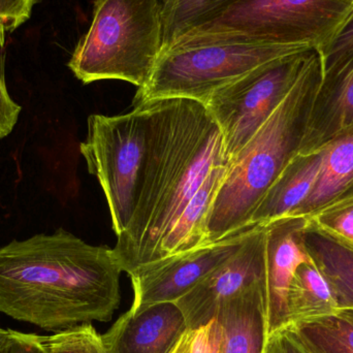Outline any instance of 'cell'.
Segmentation results:
<instances>
[{
  "label": "cell",
  "instance_id": "8992f818",
  "mask_svg": "<svg viewBox=\"0 0 353 353\" xmlns=\"http://www.w3.org/2000/svg\"><path fill=\"white\" fill-rule=\"evenodd\" d=\"M86 140L81 143L89 173L97 176L107 199L116 236L130 226L146 169L150 130L147 101L117 116H89Z\"/></svg>",
  "mask_w": 353,
  "mask_h": 353
},
{
  "label": "cell",
  "instance_id": "30bf717a",
  "mask_svg": "<svg viewBox=\"0 0 353 353\" xmlns=\"http://www.w3.org/2000/svg\"><path fill=\"white\" fill-rule=\"evenodd\" d=\"M265 280V226H256L232 256L175 304L182 311L187 327L195 330L210 323L222 303Z\"/></svg>",
  "mask_w": 353,
  "mask_h": 353
},
{
  "label": "cell",
  "instance_id": "6da1fadb",
  "mask_svg": "<svg viewBox=\"0 0 353 353\" xmlns=\"http://www.w3.org/2000/svg\"><path fill=\"white\" fill-rule=\"evenodd\" d=\"M112 248L59 228L0 248V312L46 331L108 323L121 302Z\"/></svg>",
  "mask_w": 353,
  "mask_h": 353
},
{
  "label": "cell",
  "instance_id": "4fadbf2b",
  "mask_svg": "<svg viewBox=\"0 0 353 353\" xmlns=\"http://www.w3.org/2000/svg\"><path fill=\"white\" fill-rule=\"evenodd\" d=\"M187 329L175 303H161L130 309L101 336L109 353H170Z\"/></svg>",
  "mask_w": 353,
  "mask_h": 353
},
{
  "label": "cell",
  "instance_id": "ffe728a7",
  "mask_svg": "<svg viewBox=\"0 0 353 353\" xmlns=\"http://www.w3.org/2000/svg\"><path fill=\"white\" fill-rule=\"evenodd\" d=\"M294 327L310 353H353V309H339Z\"/></svg>",
  "mask_w": 353,
  "mask_h": 353
},
{
  "label": "cell",
  "instance_id": "f546056e",
  "mask_svg": "<svg viewBox=\"0 0 353 353\" xmlns=\"http://www.w3.org/2000/svg\"><path fill=\"white\" fill-rule=\"evenodd\" d=\"M12 340V330L0 329V353H10Z\"/></svg>",
  "mask_w": 353,
  "mask_h": 353
},
{
  "label": "cell",
  "instance_id": "7402d4cb",
  "mask_svg": "<svg viewBox=\"0 0 353 353\" xmlns=\"http://www.w3.org/2000/svg\"><path fill=\"white\" fill-rule=\"evenodd\" d=\"M43 353H109L92 323H83L51 336H37Z\"/></svg>",
  "mask_w": 353,
  "mask_h": 353
},
{
  "label": "cell",
  "instance_id": "d6986e66",
  "mask_svg": "<svg viewBox=\"0 0 353 353\" xmlns=\"http://www.w3.org/2000/svg\"><path fill=\"white\" fill-rule=\"evenodd\" d=\"M339 310L327 280L312 259L296 268L288 292L290 325H298Z\"/></svg>",
  "mask_w": 353,
  "mask_h": 353
},
{
  "label": "cell",
  "instance_id": "7a4b0ae2",
  "mask_svg": "<svg viewBox=\"0 0 353 353\" xmlns=\"http://www.w3.org/2000/svg\"><path fill=\"white\" fill-rule=\"evenodd\" d=\"M147 103L150 130L140 196L113 248L128 274L154 261L161 240L208 176L230 163L221 130L203 103L180 97Z\"/></svg>",
  "mask_w": 353,
  "mask_h": 353
},
{
  "label": "cell",
  "instance_id": "2e32d148",
  "mask_svg": "<svg viewBox=\"0 0 353 353\" xmlns=\"http://www.w3.org/2000/svg\"><path fill=\"white\" fill-rule=\"evenodd\" d=\"M348 199H353V125L325 145L319 176L292 216L309 218Z\"/></svg>",
  "mask_w": 353,
  "mask_h": 353
},
{
  "label": "cell",
  "instance_id": "8fae6325",
  "mask_svg": "<svg viewBox=\"0 0 353 353\" xmlns=\"http://www.w3.org/2000/svg\"><path fill=\"white\" fill-rule=\"evenodd\" d=\"M309 219L288 216L265 226L268 333L290 325L288 292L296 268L310 261L304 243Z\"/></svg>",
  "mask_w": 353,
  "mask_h": 353
},
{
  "label": "cell",
  "instance_id": "3957f363",
  "mask_svg": "<svg viewBox=\"0 0 353 353\" xmlns=\"http://www.w3.org/2000/svg\"><path fill=\"white\" fill-rule=\"evenodd\" d=\"M321 77L323 59L315 50L279 107L228 163L210 211L205 244L249 230L259 201L301 152Z\"/></svg>",
  "mask_w": 353,
  "mask_h": 353
},
{
  "label": "cell",
  "instance_id": "d4e9b609",
  "mask_svg": "<svg viewBox=\"0 0 353 353\" xmlns=\"http://www.w3.org/2000/svg\"><path fill=\"white\" fill-rule=\"evenodd\" d=\"M263 353H310L296 333L294 325H288L268 334Z\"/></svg>",
  "mask_w": 353,
  "mask_h": 353
},
{
  "label": "cell",
  "instance_id": "cb8c5ba5",
  "mask_svg": "<svg viewBox=\"0 0 353 353\" xmlns=\"http://www.w3.org/2000/svg\"><path fill=\"white\" fill-rule=\"evenodd\" d=\"M39 0H0V47L6 35L14 32L30 19L33 6Z\"/></svg>",
  "mask_w": 353,
  "mask_h": 353
},
{
  "label": "cell",
  "instance_id": "ac0fdd59",
  "mask_svg": "<svg viewBox=\"0 0 353 353\" xmlns=\"http://www.w3.org/2000/svg\"><path fill=\"white\" fill-rule=\"evenodd\" d=\"M307 252L331 288L339 309H353V247L308 222L304 234Z\"/></svg>",
  "mask_w": 353,
  "mask_h": 353
},
{
  "label": "cell",
  "instance_id": "ba28073f",
  "mask_svg": "<svg viewBox=\"0 0 353 353\" xmlns=\"http://www.w3.org/2000/svg\"><path fill=\"white\" fill-rule=\"evenodd\" d=\"M315 50L263 64L210 95L205 105L221 130L228 163L279 107Z\"/></svg>",
  "mask_w": 353,
  "mask_h": 353
},
{
  "label": "cell",
  "instance_id": "9c48e42d",
  "mask_svg": "<svg viewBox=\"0 0 353 353\" xmlns=\"http://www.w3.org/2000/svg\"><path fill=\"white\" fill-rule=\"evenodd\" d=\"M251 230L137 268L128 274L134 290L130 310L176 302L232 256Z\"/></svg>",
  "mask_w": 353,
  "mask_h": 353
},
{
  "label": "cell",
  "instance_id": "9a60e30c",
  "mask_svg": "<svg viewBox=\"0 0 353 353\" xmlns=\"http://www.w3.org/2000/svg\"><path fill=\"white\" fill-rule=\"evenodd\" d=\"M325 147L311 153H299L268 189L251 216L247 228L265 226L288 217L307 199L323 165Z\"/></svg>",
  "mask_w": 353,
  "mask_h": 353
},
{
  "label": "cell",
  "instance_id": "5bb4252c",
  "mask_svg": "<svg viewBox=\"0 0 353 353\" xmlns=\"http://www.w3.org/2000/svg\"><path fill=\"white\" fill-rule=\"evenodd\" d=\"M214 319L222 332L218 353H263L269 334L265 280L222 303Z\"/></svg>",
  "mask_w": 353,
  "mask_h": 353
},
{
  "label": "cell",
  "instance_id": "f1b7e54d",
  "mask_svg": "<svg viewBox=\"0 0 353 353\" xmlns=\"http://www.w3.org/2000/svg\"><path fill=\"white\" fill-rule=\"evenodd\" d=\"M10 353H43L39 345L37 335L12 331Z\"/></svg>",
  "mask_w": 353,
  "mask_h": 353
},
{
  "label": "cell",
  "instance_id": "484cf974",
  "mask_svg": "<svg viewBox=\"0 0 353 353\" xmlns=\"http://www.w3.org/2000/svg\"><path fill=\"white\" fill-rule=\"evenodd\" d=\"M221 327L216 319L192 330L189 353H218L221 342Z\"/></svg>",
  "mask_w": 353,
  "mask_h": 353
},
{
  "label": "cell",
  "instance_id": "603a6c76",
  "mask_svg": "<svg viewBox=\"0 0 353 353\" xmlns=\"http://www.w3.org/2000/svg\"><path fill=\"white\" fill-rule=\"evenodd\" d=\"M308 219L314 228L353 247V199L330 205Z\"/></svg>",
  "mask_w": 353,
  "mask_h": 353
},
{
  "label": "cell",
  "instance_id": "7c38bea8",
  "mask_svg": "<svg viewBox=\"0 0 353 353\" xmlns=\"http://www.w3.org/2000/svg\"><path fill=\"white\" fill-rule=\"evenodd\" d=\"M352 125L353 43L339 54L323 59V77L300 153L319 150Z\"/></svg>",
  "mask_w": 353,
  "mask_h": 353
},
{
  "label": "cell",
  "instance_id": "5b68a950",
  "mask_svg": "<svg viewBox=\"0 0 353 353\" xmlns=\"http://www.w3.org/2000/svg\"><path fill=\"white\" fill-rule=\"evenodd\" d=\"M352 14L353 0H234L170 47L248 43L296 46L321 52L331 45Z\"/></svg>",
  "mask_w": 353,
  "mask_h": 353
},
{
  "label": "cell",
  "instance_id": "52a82bcc",
  "mask_svg": "<svg viewBox=\"0 0 353 353\" xmlns=\"http://www.w3.org/2000/svg\"><path fill=\"white\" fill-rule=\"evenodd\" d=\"M313 48L248 43H203L163 50L148 84L134 103L157 99H188L205 105L210 95L278 58Z\"/></svg>",
  "mask_w": 353,
  "mask_h": 353
},
{
  "label": "cell",
  "instance_id": "4316f807",
  "mask_svg": "<svg viewBox=\"0 0 353 353\" xmlns=\"http://www.w3.org/2000/svg\"><path fill=\"white\" fill-rule=\"evenodd\" d=\"M22 108L8 94L4 80L3 68L0 64V139L6 138L14 130Z\"/></svg>",
  "mask_w": 353,
  "mask_h": 353
},
{
  "label": "cell",
  "instance_id": "44dd1931",
  "mask_svg": "<svg viewBox=\"0 0 353 353\" xmlns=\"http://www.w3.org/2000/svg\"><path fill=\"white\" fill-rule=\"evenodd\" d=\"M234 0H163V50Z\"/></svg>",
  "mask_w": 353,
  "mask_h": 353
},
{
  "label": "cell",
  "instance_id": "83f0119b",
  "mask_svg": "<svg viewBox=\"0 0 353 353\" xmlns=\"http://www.w3.org/2000/svg\"><path fill=\"white\" fill-rule=\"evenodd\" d=\"M353 43V14L350 17V20L347 21L345 25H344L342 30L340 31L339 34L337 35L335 39L332 41L331 45L323 50V51L319 52L323 59H327V58L331 57V56L339 54L340 52L344 51L347 49Z\"/></svg>",
  "mask_w": 353,
  "mask_h": 353
},
{
  "label": "cell",
  "instance_id": "277c9868",
  "mask_svg": "<svg viewBox=\"0 0 353 353\" xmlns=\"http://www.w3.org/2000/svg\"><path fill=\"white\" fill-rule=\"evenodd\" d=\"M163 47V0H97L68 68L83 84L120 80L141 89Z\"/></svg>",
  "mask_w": 353,
  "mask_h": 353
},
{
  "label": "cell",
  "instance_id": "e0dca14e",
  "mask_svg": "<svg viewBox=\"0 0 353 353\" xmlns=\"http://www.w3.org/2000/svg\"><path fill=\"white\" fill-rule=\"evenodd\" d=\"M228 163L218 165L205 179L159 244L154 261L199 248L205 244L207 223Z\"/></svg>",
  "mask_w": 353,
  "mask_h": 353
}]
</instances>
